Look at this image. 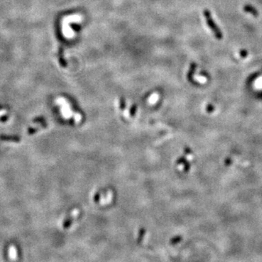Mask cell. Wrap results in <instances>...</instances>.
<instances>
[{"instance_id": "cell-1", "label": "cell", "mask_w": 262, "mask_h": 262, "mask_svg": "<svg viewBox=\"0 0 262 262\" xmlns=\"http://www.w3.org/2000/svg\"><path fill=\"white\" fill-rule=\"evenodd\" d=\"M203 14H204L205 18H206V23L208 24V26H209V28L211 29V31L213 32L215 37L217 38L218 39H221L223 38V34L222 32L220 31L219 28L216 26L215 22L213 20L211 13L208 9H205L203 11Z\"/></svg>"}, {"instance_id": "cell-2", "label": "cell", "mask_w": 262, "mask_h": 262, "mask_svg": "<svg viewBox=\"0 0 262 262\" xmlns=\"http://www.w3.org/2000/svg\"><path fill=\"white\" fill-rule=\"evenodd\" d=\"M9 256L11 260H16L17 259V250L16 247L10 246L9 248Z\"/></svg>"}, {"instance_id": "cell-3", "label": "cell", "mask_w": 262, "mask_h": 262, "mask_svg": "<svg viewBox=\"0 0 262 262\" xmlns=\"http://www.w3.org/2000/svg\"><path fill=\"white\" fill-rule=\"evenodd\" d=\"M196 64L195 63H191V65H190V68H189V71L188 72V79H189V80L191 81V79H192V77L194 73H195V69H196Z\"/></svg>"}, {"instance_id": "cell-4", "label": "cell", "mask_w": 262, "mask_h": 262, "mask_svg": "<svg viewBox=\"0 0 262 262\" xmlns=\"http://www.w3.org/2000/svg\"><path fill=\"white\" fill-rule=\"evenodd\" d=\"M243 9L246 11V12L251 13V14L253 15V16H257L258 15L257 10H256L254 7H253L252 6H250V5H246V6L243 7Z\"/></svg>"}, {"instance_id": "cell-5", "label": "cell", "mask_w": 262, "mask_h": 262, "mask_svg": "<svg viewBox=\"0 0 262 262\" xmlns=\"http://www.w3.org/2000/svg\"><path fill=\"white\" fill-rule=\"evenodd\" d=\"M195 79H196V80L199 81L201 83H206L207 81V79L204 77H195Z\"/></svg>"}, {"instance_id": "cell-6", "label": "cell", "mask_w": 262, "mask_h": 262, "mask_svg": "<svg viewBox=\"0 0 262 262\" xmlns=\"http://www.w3.org/2000/svg\"><path fill=\"white\" fill-rule=\"evenodd\" d=\"M240 56L242 57V58H245V57H246L248 56V53H247L246 50H241L240 51Z\"/></svg>"}, {"instance_id": "cell-7", "label": "cell", "mask_w": 262, "mask_h": 262, "mask_svg": "<svg viewBox=\"0 0 262 262\" xmlns=\"http://www.w3.org/2000/svg\"><path fill=\"white\" fill-rule=\"evenodd\" d=\"M5 113H6V111H5V110H2V111H0V116H2V115H5Z\"/></svg>"}]
</instances>
